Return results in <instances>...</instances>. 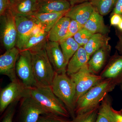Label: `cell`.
I'll return each instance as SVG.
<instances>
[{
	"label": "cell",
	"instance_id": "cell-30",
	"mask_svg": "<svg viewBox=\"0 0 122 122\" xmlns=\"http://www.w3.org/2000/svg\"><path fill=\"white\" fill-rule=\"evenodd\" d=\"M37 122H72V120H68L66 118L49 114L41 116Z\"/></svg>",
	"mask_w": 122,
	"mask_h": 122
},
{
	"label": "cell",
	"instance_id": "cell-17",
	"mask_svg": "<svg viewBox=\"0 0 122 122\" xmlns=\"http://www.w3.org/2000/svg\"><path fill=\"white\" fill-rule=\"evenodd\" d=\"M90 58L83 46H80L69 61L66 68V74L70 76L76 73L87 65Z\"/></svg>",
	"mask_w": 122,
	"mask_h": 122
},
{
	"label": "cell",
	"instance_id": "cell-32",
	"mask_svg": "<svg viewBox=\"0 0 122 122\" xmlns=\"http://www.w3.org/2000/svg\"><path fill=\"white\" fill-rule=\"evenodd\" d=\"M116 34L118 39L115 46V49L119 54L122 55V31L117 29L116 30Z\"/></svg>",
	"mask_w": 122,
	"mask_h": 122
},
{
	"label": "cell",
	"instance_id": "cell-8",
	"mask_svg": "<svg viewBox=\"0 0 122 122\" xmlns=\"http://www.w3.org/2000/svg\"><path fill=\"white\" fill-rule=\"evenodd\" d=\"M0 39L6 51L15 47L17 33L15 18L8 9L4 15L0 16Z\"/></svg>",
	"mask_w": 122,
	"mask_h": 122
},
{
	"label": "cell",
	"instance_id": "cell-12",
	"mask_svg": "<svg viewBox=\"0 0 122 122\" xmlns=\"http://www.w3.org/2000/svg\"><path fill=\"white\" fill-rule=\"evenodd\" d=\"M45 49L51 63L57 73L66 72L67 64L59 42L48 41Z\"/></svg>",
	"mask_w": 122,
	"mask_h": 122
},
{
	"label": "cell",
	"instance_id": "cell-28",
	"mask_svg": "<svg viewBox=\"0 0 122 122\" xmlns=\"http://www.w3.org/2000/svg\"><path fill=\"white\" fill-rule=\"evenodd\" d=\"M93 34L84 27L79 30L73 36L75 40L81 46L87 44Z\"/></svg>",
	"mask_w": 122,
	"mask_h": 122
},
{
	"label": "cell",
	"instance_id": "cell-16",
	"mask_svg": "<svg viewBox=\"0 0 122 122\" xmlns=\"http://www.w3.org/2000/svg\"><path fill=\"white\" fill-rule=\"evenodd\" d=\"M94 10L91 2L87 1L71 6L65 16L84 26Z\"/></svg>",
	"mask_w": 122,
	"mask_h": 122
},
{
	"label": "cell",
	"instance_id": "cell-5",
	"mask_svg": "<svg viewBox=\"0 0 122 122\" xmlns=\"http://www.w3.org/2000/svg\"><path fill=\"white\" fill-rule=\"evenodd\" d=\"M18 79L26 87L37 86L33 71L31 53L29 51H20L16 66Z\"/></svg>",
	"mask_w": 122,
	"mask_h": 122
},
{
	"label": "cell",
	"instance_id": "cell-15",
	"mask_svg": "<svg viewBox=\"0 0 122 122\" xmlns=\"http://www.w3.org/2000/svg\"><path fill=\"white\" fill-rule=\"evenodd\" d=\"M38 0H10L8 10L14 16H29L37 12Z\"/></svg>",
	"mask_w": 122,
	"mask_h": 122
},
{
	"label": "cell",
	"instance_id": "cell-13",
	"mask_svg": "<svg viewBox=\"0 0 122 122\" xmlns=\"http://www.w3.org/2000/svg\"><path fill=\"white\" fill-rule=\"evenodd\" d=\"M99 75L103 79H111L118 85L122 83V55L116 51L110 57Z\"/></svg>",
	"mask_w": 122,
	"mask_h": 122
},
{
	"label": "cell",
	"instance_id": "cell-35",
	"mask_svg": "<svg viewBox=\"0 0 122 122\" xmlns=\"http://www.w3.org/2000/svg\"><path fill=\"white\" fill-rule=\"evenodd\" d=\"M122 20V17L117 14L111 15V25L112 26H117Z\"/></svg>",
	"mask_w": 122,
	"mask_h": 122
},
{
	"label": "cell",
	"instance_id": "cell-23",
	"mask_svg": "<svg viewBox=\"0 0 122 122\" xmlns=\"http://www.w3.org/2000/svg\"><path fill=\"white\" fill-rule=\"evenodd\" d=\"M111 38L108 35L95 34L92 36L90 39L83 48L89 56L91 57L94 53L100 48L109 44Z\"/></svg>",
	"mask_w": 122,
	"mask_h": 122
},
{
	"label": "cell",
	"instance_id": "cell-36",
	"mask_svg": "<svg viewBox=\"0 0 122 122\" xmlns=\"http://www.w3.org/2000/svg\"><path fill=\"white\" fill-rule=\"evenodd\" d=\"M95 122H110L104 114L98 112V115Z\"/></svg>",
	"mask_w": 122,
	"mask_h": 122
},
{
	"label": "cell",
	"instance_id": "cell-33",
	"mask_svg": "<svg viewBox=\"0 0 122 122\" xmlns=\"http://www.w3.org/2000/svg\"><path fill=\"white\" fill-rule=\"evenodd\" d=\"M10 0H0V16L4 15L9 9Z\"/></svg>",
	"mask_w": 122,
	"mask_h": 122
},
{
	"label": "cell",
	"instance_id": "cell-9",
	"mask_svg": "<svg viewBox=\"0 0 122 122\" xmlns=\"http://www.w3.org/2000/svg\"><path fill=\"white\" fill-rule=\"evenodd\" d=\"M51 114L29 95L22 99L18 122H37L42 115Z\"/></svg>",
	"mask_w": 122,
	"mask_h": 122
},
{
	"label": "cell",
	"instance_id": "cell-37",
	"mask_svg": "<svg viewBox=\"0 0 122 122\" xmlns=\"http://www.w3.org/2000/svg\"><path fill=\"white\" fill-rule=\"evenodd\" d=\"M69 2L71 6L78 4L87 1H90L91 0H67Z\"/></svg>",
	"mask_w": 122,
	"mask_h": 122
},
{
	"label": "cell",
	"instance_id": "cell-18",
	"mask_svg": "<svg viewBox=\"0 0 122 122\" xmlns=\"http://www.w3.org/2000/svg\"><path fill=\"white\" fill-rule=\"evenodd\" d=\"M67 12L46 13L36 12L30 16L35 20L42 30L48 33L58 21L65 15Z\"/></svg>",
	"mask_w": 122,
	"mask_h": 122
},
{
	"label": "cell",
	"instance_id": "cell-21",
	"mask_svg": "<svg viewBox=\"0 0 122 122\" xmlns=\"http://www.w3.org/2000/svg\"><path fill=\"white\" fill-rule=\"evenodd\" d=\"M71 19L64 16L59 19L48 32V41L59 42L67 32Z\"/></svg>",
	"mask_w": 122,
	"mask_h": 122
},
{
	"label": "cell",
	"instance_id": "cell-24",
	"mask_svg": "<svg viewBox=\"0 0 122 122\" xmlns=\"http://www.w3.org/2000/svg\"><path fill=\"white\" fill-rule=\"evenodd\" d=\"M110 99L107 96L101 102L99 111L104 114L110 122H122V114L112 107Z\"/></svg>",
	"mask_w": 122,
	"mask_h": 122
},
{
	"label": "cell",
	"instance_id": "cell-7",
	"mask_svg": "<svg viewBox=\"0 0 122 122\" xmlns=\"http://www.w3.org/2000/svg\"><path fill=\"white\" fill-rule=\"evenodd\" d=\"M29 88L20 80L11 81L0 93V112L2 113L9 105L29 96Z\"/></svg>",
	"mask_w": 122,
	"mask_h": 122
},
{
	"label": "cell",
	"instance_id": "cell-1",
	"mask_svg": "<svg viewBox=\"0 0 122 122\" xmlns=\"http://www.w3.org/2000/svg\"><path fill=\"white\" fill-rule=\"evenodd\" d=\"M117 85L111 79H103L78 99L75 106L76 115L85 113L100 106L108 94Z\"/></svg>",
	"mask_w": 122,
	"mask_h": 122
},
{
	"label": "cell",
	"instance_id": "cell-20",
	"mask_svg": "<svg viewBox=\"0 0 122 122\" xmlns=\"http://www.w3.org/2000/svg\"><path fill=\"white\" fill-rule=\"evenodd\" d=\"M83 27L93 34L108 35L110 31V27L105 24L103 16L95 10Z\"/></svg>",
	"mask_w": 122,
	"mask_h": 122
},
{
	"label": "cell",
	"instance_id": "cell-31",
	"mask_svg": "<svg viewBox=\"0 0 122 122\" xmlns=\"http://www.w3.org/2000/svg\"><path fill=\"white\" fill-rule=\"evenodd\" d=\"M14 113L15 109L13 107H12L5 113L1 122H13Z\"/></svg>",
	"mask_w": 122,
	"mask_h": 122
},
{
	"label": "cell",
	"instance_id": "cell-39",
	"mask_svg": "<svg viewBox=\"0 0 122 122\" xmlns=\"http://www.w3.org/2000/svg\"><path fill=\"white\" fill-rule=\"evenodd\" d=\"M121 90H122V83H121ZM119 112L120 113L122 114V109H121V110L120 111H119Z\"/></svg>",
	"mask_w": 122,
	"mask_h": 122
},
{
	"label": "cell",
	"instance_id": "cell-40",
	"mask_svg": "<svg viewBox=\"0 0 122 122\" xmlns=\"http://www.w3.org/2000/svg\"><path fill=\"white\" fill-rule=\"evenodd\" d=\"M38 0L39 1H41L45 0Z\"/></svg>",
	"mask_w": 122,
	"mask_h": 122
},
{
	"label": "cell",
	"instance_id": "cell-6",
	"mask_svg": "<svg viewBox=\"0 0 122 122\" xmlns=\"http://www.w3.org/2000/svg\"><path fill=\"white\" fill-rule=\"evenodd\" d=\"M69 76L76 85L75 106L80 97L103 79L99 75L94 74L91 72L87 65Z\"/></svg>",
	"mask_w": 122,
	"mask_h": 122
},
{
	"label": "cell",
	"instance_id": "cell-11",
	"mask_svg": "<svg viewBox=\"0 0 122 122\" xmlns=\"http://www.w3.org/2000/svg\"><path fill=\"white\" fill-rule=\"evenodd\" d=\"M14 18L17 33L16 46L21 51L33 30L38 25L30 16H15Z\"/></svg>",
	"mask_w": 122,
	"mask_h": 122
},
{
	"label": "cell",
	"instance_id": "cell-14",
	"mask_svg": "<svg viewBox=\"0 0 122 122\" xmlns=\"http://www.w3.org/2000/svg\"><path fill=\"white\" fill-rule=\"evenodd\" d=\"M111 50V46L109 44L100 48L92 55L87 63L91 72L99 75L110 57Z\"/></svg>",
	"mask_w": 122,
	"mask_h": 122
},
{
	"label": "cell",
	"instance_id": "cell-19",
	"mask_svg": "<svg viewBox=\"0 0 122 122\" xmlns=\"http://www.w3.org/2000/svg\"><path fill=\"white\" fill-rule=\"evenodd\" d=\"M71 5L67 0H45L39 1L36 12L60 13L68 12Z\"/></svg>",
	"mask_w": 122,
	"mask_h": 122
},
{
	"label": "cell",
	"instance_id": "cell-26",
	"mask_svg": "<svg viewBox=\"0 0 122 122\" xmlns=\"http://www.w3.org/2000/svg\"><path fill=\"white\" fill-rule=\"evenodd\" d=\"M117 0H91L90 1L95 10L102 16L113 11Z\"/></svg>",
	"mask_w": 122,
	"mask_h": 122
},
{
	"label": "cell",
	"instance_id": "cell-34",
	"mask_svg": "<svg viewBox=\"0 0 122 122\" xmlns=\"http://www.w3.org/2000/svg\"><path fill=\"white\" fill-rule=\"evenodd\" d=\"M117 14L122 17V0H117L112 14Z\"/></svg>",
	"mask_w": 122,
	"mask_h": 122
},
{
	"label": "cell",
	"instance_id": "cell-2",
	"mask_svg": "<svg viewBox=\"0 0 122 122\" xmlns=\"http://www.w3.org/2000/svg\"><path fill=\"white\" fill-rule=\"evenodd\" d=\"M29 89L30 95L51 114L66 118L70 116L65 105L54 93L51 86H38Z\"/></svg>",
	"mask_w": 122,
	"mask_h": 122
},
{
	"label": "cell",
	"instance_id": "cell-25",
	"mask_svg": "<svg viewBox=\"0 0 122 122\" xmlns=\"http://www.w3.org/2000/svg\"><path fill=\"white\" fill-rule=\"evenodd\" d=\"M59 42L66 61L68 64L70 59L81 46L73 37L63 39Z\"/></svg>",
	"mask_w": 122,
	"mask_h": 122
},
{
	"label": "cell",
	"instance_id": "cell-4",
	"mask_svg": "<svg viewBox=\"0 0 122 122\" xmlns=\"http://www.w3.org/2000/svg\"><path fill=\"white\" fill-rule=\"evenodd\" d=\"M30 52L33 71L38 86H51L56 72L49 60L45 48Z\"/></svg>",
	"mask_w": 122,
	"mask_h": 122
},
{
	"label": "cell",
	"instance_id": "cell-10",
	"mask_svg": "<svg viewBox=\"0 0 122 122\" xmlns=\"http://www.w3.org/2000/svg\"><path fill=\"white\" fill-rule=\"evenodd\" d=\"M20 51L16 47L6 51L0 56V73L6 75L11 81L18 80L16 71V66Z\"/></svg>",
	"mask_w": 122,
	"mask_h": 122
},
{
	"label": "cell",
	"instance_id": "cell-27",
	"mask_svg": "<svg viewBox=\"0 0 122 122\" xmlns=\"http://www.w3.org/2000/svg\"><path fill=\"white\" fill-rule=\"evenodd\" d=\"M100 106L85 113L76 114L72 122H95Z\"/></svg>",
	"mask_w": 122,
	"mask_h": 122
},
{
	"label": "cell",
	"instance_id": "cell-29",
	"mask_svg": "<svg viewBox=\"0 0 122 122\" xmlns=\"http://www.w3.org/2000/svg\"><path fill=\"white\" fill-rule=\"evenodd\" d=\"M83 25H81L76 21L71 20L67 32L62 40L69 38L73 37L76 33L80 29L83 28Z\"/></svg>",
	"mask_w": 122,
	"mask_h": 122
},
{
	"label": "cell",
	"instance_id": "cell-22",
	"mask_svg": "<svg viewBox=\"0 0 122 122\" xmlns=\"http://www.w3.org/2000/svg\"><path fill=\"white\" fill-rule=\"evenodd\" d=\"M48 41V33L44 30L32 34L26 40L22 50L31 51L39 50L45 48Z\"/></svg>",
	"mask_w": 122,
	"mask_h": 122
},
{
	"label": "cell",
	"instance_id": "cell-38",
	"mask_svg": "<svg viewBox=\"0 0 122 122\" xmlns=\"http://www.w3.org/2000/svg\"><path fill=\"white\" fill-rule=\"evenodd\" d=\"M117 26L118 30H120V31H122V20Z\"/></svg>",
	"mask_w": 122,
	"mask_h": 122
},
{
	"label": "cell",
	"instance_id": "cell-3",
	"mask_svg": "<svg viewBox=\"0 0 122 122\" xmlns=\"http://www.w3.org/2000/svg\"><path fill=\"white\" fill-rule=\"evenodd\" d=\"M54 93L65 105L71 117L76 116L75 103L76 85L66 72L56 73L51 86Z\"/></svg>",
	"mask_w": 122,
	"mask_h": 122
}]
</instances>
